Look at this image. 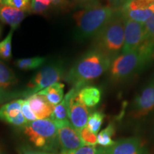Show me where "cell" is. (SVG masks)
Listing matches in <instances>:
<instances>
[{
    "label": "cell",
    "mask_w": 154,
    "mask_h": 154,
    "mask_svg": "<svg viewBox=\"0 0 154 154\" xmlns=\"http://www.w3.org/2000/svg\"><path fill=\"white\" fill-rule=\"evenodd\" d=\"M112 59L98 49H92L82 56L64 74V80L82 88L99 78L110 68Z\"/></svg>",
    "instance_id": "6da1fadb"
},
{
    "label": "cell",
    "mask_w": 154,
    "mask_h": 154,
    "mask_svg": "<svg viewBox=\"0 0 154 154\" xmlns=\"http://www.w3.org/2000/svg\"><path fill=\"white\" fill-rule=\"evenodd\" d=\"M117 9L110 6L94 5L75 12L76 36L79 40L94 37L114 16Z\"/></svg>",
    "instance_id": "7a4b0ae2"
},
{
    "label": "cell",
    "mask_w": 154,
    "mask_h": 154,
    "mask_svg": "<svg viewBox=\"0 0 154 154\" xmlns=\"http://www.w3.org/2000/svg\"><path fill=\"white\" fill-rule=\"evenodd\" d=\"M153 59V55L143 47L129 53L120 54L111 63L110 79L113 83L126 82L143 71Z\"/></svg>",
    "instance_id": "3957f363"
},
{
    "label": "cell",
    "mask_w": 154,
    "mask_h": 154,
    "mask_svg": "<svg viewBox=\"0 0 154 154\" xmlns=\"http://www.w3.org/2000/svg\"><path fill=\"white\" fill-rule=\"evenodd\" d=\"M125 18L117 9L110 21L94 36V47L114 59L121 52L124 44Z\"/></svg>",
    "instance_id": "277c9868"
},
{
    "label": "cell",
    "mask_w": 154,
    "mask_h": 154,
    "mask_svg": "<svg viewBox=\"0 0 154 154\" xmlns=\"http://www.w3.org/2000/svg\"><path fill=\"white\" fill-rule=\"evenodd\" d=\"M23 128L30 141L42 151L51 153L57 151L59 146L57 127L51 119H36Z\"/></svg>",
    "instance_id": "5b68a950"
},
{
    "label": "cell",
    "mask_w": 154,
    "mask_h": 154,
    "mask_svg": "<svg viewBox=\"0 0 154 154\" xmlns=\"http://www.w3.org/2000/svg\"><path fill=\"white\" fill-rule=\"evenodd\" d=\"M64 76V68L61 62H55L44 67L39 70L29 81L27 84V89L21 96L29 97L34 94H37L48 86L55 83L59 82Z\"/></svg>",
    "instance_id": "8992f818"
},
{
    "label": "cell",
    "mask_w": 154,
    "mask_h": 154,
    "mask_svg": "<svg viewBox=\"0 0 154 154\" xmlns=\"http://www.w3.org/2000/svg\"><path fill=\"white\" fill-rule=\"evenodd\" d=\"M154 111V74L136 96L130 114L133 119L144 118Z\"/></svg>",
    "instance_id": "52a82bcc"
},
{
    "label": "cell",
    "mask_w": 154,
    "mask_h": 154,
    "mask_svg": "<svg viewBox=\"0 0 154 154\" xmlns=\"http://www.w3.org/2000/svg\"><path fill=\"white\" fill-rule=\"evenodd\" d=\"M146 38L144 23L125 19L124 44L121 54L129 53L139 49Z\"/></svg>",
    "instance_id": "ba28073f"
},
{
    "label": "cell",
    "mask_w": 154,
    "mask_h": 154,
    "mask_svg": "<svg viewBox=\"0 0 154 154\" xmlns=\"http://www.w3.org/2000/svg\"><path fill=\"white\" fill-rule=\"evenodd\" d=\"M118 10L125 19L145 23L154 14V0H131Z\"/></svg>",
    "instance_id": "9c48e42d"
},
{
    "label": "cell",
    "mask_w": 154,
    "mask_h": 154,
    "mask_svg": "<svg viewBox=\"0 0 154 154\" xmlns=\"http://www.w3.org/2000/svg\"><path fill=\"white\" fill-rule=\"evenodd\" d=\"M57 127L59 144L61 151H73L84 146V142L78 131L72 126L70 121H54Z\"/></svg>",
    "instance_id": "30bf717a"
},
{
    "label": "cell",
    "mask_w": 154,
    "mask_h": 154,
    "mask_svg": "<svg viewBox=\"0 0 154 154\" xmlns=\"http://www.w3.org/2000/svg\"><path fill=\"white\" fill-rule=\"evenodd\" d=\"M80 89L79 88L73 86L71 89L72 95L69 103V121L77 131L86 126L89 116L88 108L79 99L78 92Z\"/></svg>",
    "instance_id": "8fae6325"
},
{
    "label": "cell",
    "mask_w": 154,
    "mask_h": 154,
    "mask_svg": "<svg viewBox=\"0 0 154 154\" xmlns=\"http://www.w3.org/2000/svg\"><path fill=\"white\" fill-rule=\"evenodd\" d=\"M23 99L5 103L0 107V121L17 127H24L27 124L22 113Z\"/></svg>",
    "instance_id": "7c38bea8"
},
{
    "label": "cell",
    "mask_w": 154,
    "mask_h": 154,
    "mask_svg": "<svg viewBox=\"0 0 154 154\" xmlns=\"http://www.w3.org/2000/svg\"><path fill=\"white\" fill-rule=\"evenodd\" d=\"M105 154H149L143 143L138 138H127L115 141L113 146L104 148Z\"/></svg>",
    "instance_id": "4fadbf2b"
},
{
    "label": "cell",
    "mask_w": 154,
    "mask_h": 154,
    "mask_svg": "<svg viewBox=\"0 0 154 154\" xmlns=\"http://www.w3.org/2000/svg\"><path fill=\"white\" fill-rule=\"evenodd\" d=\"M29 105L37 119H49L52 114L54 106L44 96L34 94L26 98Z\"/></svg>",
    "instance_id": "5bb4252c"
},
{
    "label": "cell",
    "mask_w": 154,
    "mask_h": 154,
    "mask_svg": "<svg viewBox=\"0 0 154 154\" xmlns=\"http://www.w3.org/2000/svg\"><path fill=\"white\" fill-rule=\"evenodd\" d=\"M28 12L7 7L0 4V21L11 26L12 29H17L22 22Z\"/></svg>",
    "instance_id": "9a60e30c"
},
{
    "label": "cell",
    "mask_w": 154,
    "mask_h": 154,
    "mask_svg": "<svg viewBox=\"0 0 154 154\" xmlns=\"http://www.w3.org/2000/svg\"><path fill=\"white\" fill-rule=\"evenodd\" d=\"M80 101L87 108H94L99 104L101 98V91L94 86H85L78 92Z\"/></svg>",
    "instance_id": "2e32d148"
},
{
    "label": "cell",
    "mask_w": 154,
    "mask_h": 154,
    "mask_svg": "<svg viewBox=\"0 0 154 154\" xmlns=\"http://www.w3.org/2000/svg\"><path fill=\"white\" fill-rule=\"evenodd\" d=\"M63 89H64V84L57 82L42 90L38 94L44 96L51 105L55 106L59 104L64 97Z\"/></svg>",
    "instance_id": "e0dca14e"
},
{
    "label": "cell",
    "mask_w": 154,
    "mask_h": 154,
    "mask_svg": "<svg viewBox=\"0 0 154 154\" xmlns=\"http://www.w3.org/2000/svg\"><path fill=\"white\" fill-rule=\"evenodd\" d=\"M17 83V78L11 68L0 60V89L7 91Z\"/></svg>",
    "instance_id": "ac0fdd59"
},
{
    "label": "cell",
    "mask_w": 154,
    "mask_h": 154,
    "mask_svg": "<svg viewBox=\"0 0 154 154\" xmlns=\"http://www.w3.org/2000/svg\"><path fill=\"white\" fill-rule=\"evenodd\" d=\"M72 92L71 90L66 94L59 104L55 106L54 108L52 114L49 119L54 121H60L69 120V103L70 100Z\"/></svg>",
    "instance_id": "d6986e66"
},
{
    "label": "cell",
    "mask_w": 154,
    "mask_h": 154,
    "mask_svg": "<svg viewBox=\"0 0 154 154\" xmlns=\"http://www.w3.org/2000/svg\"><path fill=\"white\" fill-rule=\"evenodd\" d=\"M146 28V38L140 47L149 51L154 58V14L144 23Z\"/></svg>",
    "instance_id": "ffe728a7"
},
{
    "label": "cell",
    "mask_w": 154,
    "mask_h": 154,
    "mask_svg": "<svg viewBox=\"0 0 154 154\" xmlns=\"http://www.w3.org/2000/svg\"><path fill=\"white\" fill-rule=\"evenodd\" d=\"M46 58L36 57L33 58H26V59H17L14 63L17 68L22 70H32L39 68L46 62Z\"/></svg>",
    "instance_id": "44dd1931"
},
{
    "label": "cell",
    "mask_w": 154,
    "mask_h": 154,
    "mask_svg": "<svg viewBox=\"0 0 154 154\" xmlns=\"http://www.w3.org/2000/svg\"><path fill=\"white\" fill-rule=\"evenodd\" d=\"M115 134V127L113 124H110L97 134V144L103 148H109L115 143L112 136Z\"/></svg>",
    "instance_id": "7402d4cb"
},
{
    "label": "cell",
    "mask_w": 154,
    "mask_h": 154,
    "mask_svg": "<svg viewBox=\"0 0 154 154\" xmlns=\"http://www.w3.org/2000/svg\"><path fill=\"white\" fill-rule=\"evenodd\" d=\"M103 119H104V115L103 113L100 112V111L93 112L91 114H89L87 124H86V127L94 134L97 135L101 129Z\"/></svg>",
    "instance_id": "603a6c76"
},
{
    "label": "cell",
    "mask_w": 154,
    "mask_h": 154,
    "mask_svg": "<svg viewBox=\"0 0 154 154\" xmlns=\"http://www.w3.org/2000/svg\"><path fill=\"white\" fill-rule=\"evenodd\" d=\"M14 31L11 29L7 36L0 42V58L5 60H8L11 57V41Z\"/></svg>",
    "instance_id": "cb8c5ba5"
},
{
    "label": "cell",
    "mask_w": 154,
    "mask_h": 154,
    "mask_svg": "<svg viewBox=\"0 0 154 154\" xmlns=\"http://www.w3.org/2000/svg\"><path fill=\"white\" fill-rule=\"evenodd\" d=\"M52 6L51 0H32L30 12L36 14H44L47 12Z\"/></svg>",
    "instance_id": "d4e9b609"
},
{
    "label": "cell",
    "mask_w": 154,
    "mask_h": 154,
    "mask_svg": "<svg viewBox=\"0 0 154 154\" xmlns=\"http://www.w3.org/2000/svg\"><path fill=\"white\" fill-rule=\"evenodd\" d=\"M31 1L32 0H0V4L26 12H30Z\"/></svg>",
    "instance_id": "484cf974"
},
{
    "label": "cell",
    "mask_w": 154,
    "mask_h": 154,
    "mask_svg": "<svg viewBox=\"0 0 154 154\" xmlns=\"http://www.w3.org/2000/svg\"><path fill=\"white\" fill-rule=\"evenodd\" d=\"M78 131L79 133L82 141L84 142V146H95L97 144V136L91 131L86 126Z\"/></svg>",
    "instance_id": "4316f807"
},
{
    "label": "cell",
    "mask_w": 154,
    "mask_h": 154,
    "mask_svg": "<svg viewBox=\"0 0 154 154\" xmlns=\"http://www.w3.org/2000/svg\"><path fill=\"white\" fill-rule=\"evenodd\" d=\"M59 154H105L104 148H96L95 146H82L73 151L61 152Z\"/></svg>",
    "instance_id": "83f0119b"
},
{
    "label": "cell",
    "mask_w": 154,
    "mask_h": 154,
    "mask_svg": "<svg viewBox=\"0 0 154 154\" xmlns=\"http://www.w3.org/2000/svg\"><path fill=\"white\" fill-rule=\"evenodd\" d=\"M22 113L24 117L27 121V122H31V121H34L36 120V116L34 115L33 111H32L31 108L29 105L27 100L25 99L23 100L22 104Z\"/></svg>",
    "instance_id": "f1b7e54d"
},
{
    "label": "cell",
    "mask_w": 154,
    "mask_h": 154,
    "mask_svg": "<svg viewBox=\"0 0 154 154\" xmlns=\"http://www.w3.org/2000/svg\"><path fill=\"white\" fill-rule=\"evenodd\" d=\"M52 6L57 9H64L69 8L71 5V2L69 0H51Z\"/></svg>",
    "instance_id": "f546056e"
},
{
    "label": "cell",
    "mask_w": 154,
    "mask_h": 154,
    "mask_svg": "<svg viewBox=\"0 0 154 154\" xmlns=\"http://www.w3.org/2000/svg\"><path fill=\"white\" fill-rule=\"evenodd\" d=\"M15 96L16 95L14 94L10 93V92L5 91V90L0 89V105L4 103V102L7 101V100L15 97Z\"/></svg>",
    "instance_id": "4dcf8cb0"
},
{
    "label": "cell",
    "mask_w": 154,
    "mask_h": 154,
    "mask_svg": "<svg viewBox=\"0 0 154 154\" xmlns=\"http://www.w3.org/2000/svg\"><path fill=\"white\" fill-rule=\"evenodd\" d=\"M129 1L131 0H109V3H110L109 6L115 9H120L123 6Z\"/></svg>",
    "instance_id": "1f68e13d"
},
{
    "label": "cell",
    "mask_w": 154,
    "mask_h": 154,
    "mask_svg": "<svg viewBox=\"0 0 154 154\" xmlns=\"http://www.w3.org/2000/svg\"><path fill=\"white\" fill-rule=\"evenodd\" d=\"M71 4L76 3L79 5H83L84 7H87V6L96 5V2H97L98 0H69Z\"/></svg>",
    "instance_id": "d6a6232c"
},
{
    "label": "cell",
    "mask_w": 154,
    "mask_h": 154,
    "mask_svg": "<svg viewBox=\"0 0 154 154\" xmlns=\"http://www.w3.org/2000/svg\"><path fill=\"white\" fill-rule=\"evenodd\" d=\"M23 154H54L51 153H48V152L44 151H34V150L31 149H23Z\"/></svg>",
    "instance_id": "836d02e7"
},
{
    "label": "cell",
    "mask_w": 154,
    "mask_h": 154,
    "mask_svg": "<svg viewBox=\"0 0 154 154\" xmlns=\"http://www.w3.org/2000/svg\"><path fill=\"white\" fill-rule=\"evenodd\" d=\"M2 32V25L0 24V36H1Z\"/></svg>",
    "instance_id": "e575fe53"
},
{
    "label": "cell",
    "mask_w": 154,
    "mask_h": 154,
    "mask_svg": "<svg viewBox=\"0 0 154 154\" xmlns=\"http://www.w3.org/2000/svg\"><path fill=\"white\" fill-rule=\"evenodd\" d=\"M0 154H2V153H0Z\"/></svg>",
    "instance_id": "d590c367"
}]
</instances>
